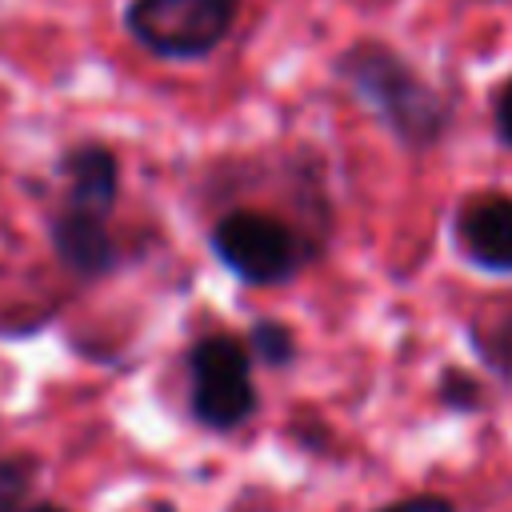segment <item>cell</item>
I'll use <instances>...</instances> for the list:
<instances>
[{
	"label": "cell",
	"mask_w": 512,
	"mask_h": 512,
	"mask_svg": "<svg viewBox=\"0 0 512 512\" xmlns=\"http://www.w3.org/2000/svg\"><path fill=\"white\" fill-rule=\"evenodd\" d=\"M40 476V460L28 452L0 456V512H16Z\"/></svg>",
	"instance_id": "obj_9"
},
{
	"label": "cell",
	"mask_w": 512,
	"mask_h": 512,
	"mask_svg": "<svg viewBox=\"0 0 512 512\" xmlns=\"http://www.w3.org/2000/svg\"><path fill=\"white\" fill-rule=\"evenodd\" d=\"M192 416L212 432H232L256 412L252 348L228 332L200 336L188 352Z\"/></svg>",
	"instance_id": "obj_3"
},
{
	"label": "cell",
	"mask_w": 512,
	"mask_h": 512,
	"mask_svg": "<svg viewBox=\"0 0 512 512\" xmlns=\"http://www.w3.org/2000/svg\"><path fill=\"white\" fill-rule=\"evenodd\" d=\"M380 512H456V504L448 496H432V492H420V496H408L400 504H388Z\"/></svg>",
	"instance_id": "obj_13"
},
{
	"label": "cell",
	"mask_w": 512,
	"mask_h": 512,
	"mask_svg": "<svg viewBox=\"0 0 512 512\" xmlns=\"http://www.w3.org/2000/svg\"><path fill=\"white\" fill-rule=\"evenodd\" d=\"M212 252L244 284H284L308 260L304 236L288 220L260 208H236L220 216L212 228Z\"/></svg>",
	"instance_id": "obj_2"
},
{
	"label": "cell",
	"mask_w": 512,
	"mask_h": 512,
	"mask_svg": "<svg viewBox=\"0 0 512 512\" xmlns=\"http://www.w3.org/2000/svg\"><path fill=\"white\" fill-rule=\"evenodd\" d=\"M456 248L484 272H512V196L484 192L456 212Z\"/></svg>",
	"instance_id": "obj_6"
},
{
	"label": "cell",
	"mask_w": 512,
	"mask_h": 512,
	"mask_svg": "<svg viewBox=\"0 0 512 512\" xmlns=\"http://www.w3.org/2000/svg\"><path fill=\"white\" fill-rule=\"evenodd\" d=\"M248 348H252L264 364H272V368H284V364L296 360V336H292V328H284L280 320H260V324H252Z\"/></svg>",
	"instance_id": "obj_10"
},
{
	"label": "cell",
	"mask_w": 512,
	"mask_h": 512,
	"mask_svg": "<svg viewBox=\"0 0 512 512\" xmlns=\"http://www.w3.org/2000/svg\"><path fill=\"white\" fill-rule=\"evenodd\" d=\"M492 120H496V132L500 140L512 148V76L500 84V92L492 96Z\"/></svg>",
	"instance_id": "obj_12"
},
{
	"label": "cell",
	"mask_w": 512,
	"mask_h": 512,
	"mask_svg": "<svg viewBox=\"0 0 512 512\" xmlns=\"http://www.w3.org/2000/svg\"><path fill=\"white\" fill-rule=\"evenodd\" d=\"M28 512H64V508H56V504H36V508H28Z\"/></svg>",
	"instance_id": "obj_14"
},
{
	"label": "cell",
	"mask_w": 512,
	"mask_h": 512,
	"mask_svg": "<svg viewBox=\"0 0 512 512\" xmlns=\"http://www.w3.org/2000/svg\"><path fill=\"white\" fill-rule=\"evenodd\" d=\"M440 400L452 408H476L480 404V384L464 372H444L440 376Z\"/></svg>",
	"instance_id": "obj_11"
},
{
	"label": "cell",
	"mask_w": 512,
	"mask_h": 512,
	"mask_svg": "<svg viewBox=\"0 0 512 512\" xmlns=\"http://www.w3.org/2000/svg\"><path fill=\"white\" fill-rule=\"evenodd\" d=\"M236 12L240 0H132L124 24L152 56L200 60L232 32Z\"/></svg>",
	"instance_id": "obj_4"
},
{
	"label": "cell",
	"mask_w": 512,
	"mask_h": 512,
	"mask_svg": "<svg viewBox=\"0 0 512 512\" xmlns=\"http://www.w3.org/2000/svg\"><path fill=\"white\" fill-rule=\"evenodd\" d=\"M60 176H64V204L88 208L108 216L116 196H120V164L116 152L104 144H76L64 152L60 160Z\"/></svg>",
	"instance_id": "obj_7"
},
{
	"label": "cell",
	"mask_w": 512,
	"mask_h": 512,
	"mask_svg": "<svg viewBox=\"0 0 512 512\" xmlns=\"http://www.w3.org/2000/svg\"><path fill=\"white\" fill-rule=\"evenodd\" d=\"M48 240L56 260L76 276V280H100L116 268V240L108 232V216L64 204L48 220Z\"/></svg>",
	"instance_id": "obj_5"
},
{
	"label": "cell",
	"mask_w": 512,
	"mask_h": 512,
	"mask_svg": "<svg viewBox=\"0 0 512 512\" xmlns=\"http://www.w3.org/2000/svg\"><path fill=\"white\" fill-rule=\"evenodd\" d=\"M336 76L372 108V116L404 148H436L452 124L444 96L388 44L360 40L340 52Z\"/></svg>",
	"instance_id": "obj_1"
},
{
	"label": "cell",
	"mask_w": 512,
	"mask_h": 512,
	"mask_svg": "<svg viewBox=\"0 0 512 512\" xmlns=\"http://www.w3.org/2000/svg\"><path fill=\"white\" fill-rule=\"evenodd\" d=\"M472 344L484 356V364H492L512 384V296L492 300V308H484L472 320Z\"/></svg>",
	"instance_id": "obj_8"
}]
</instances>
